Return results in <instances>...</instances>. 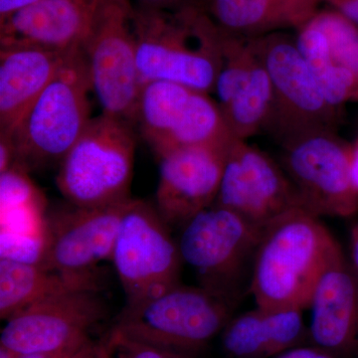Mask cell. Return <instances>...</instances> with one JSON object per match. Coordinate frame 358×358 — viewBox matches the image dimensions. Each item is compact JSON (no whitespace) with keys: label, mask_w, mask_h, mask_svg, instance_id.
<instances>
[{"label":"cell","mask_w":358,"mask_h":358,"mask_svg":"<svg viewBox=\"0 0 358 358\" xmlns=\"http://www.w3.org/2000/svg\"><path fill=\"white\" fill-rule=\"evenodd\" d=\"M134 34L143 83L171 82L213 94L224 33L200 2L155 10L134 6Z\"/></svg>","instance_id":"1"},{"label":"cell","mask_w":358,"mask_h":358,"mask_svg":"<svg viewBox=\"0 0 358 358\" xmlns=\"http://www.w3.org/2000/svg\"><path fill=\"white\" fill-rule=\"evenodd\" d=\"M320 217L294 209L266 226L257 249L250 293L257 307H310L327 266L341 251Z\"/></svg>","instance_id":"2"},{"label":"cell","mask_w":358,"mask_h":358,"mask_svg":"<svg viewBox=\"0 0 358 358\" xmlns=\"http://www.w3.org/2000/svg\"><path fill=\"white\" fill-rule=\"evenodd\" d=\"M90 93L88 69L78 49L68 56L10 136H3L13 145L14 166L26 171L59 166L91 122Z\"/></svg>","instance_id":"3"},{"label":"cell","mask_w":358,"mask_h":358,"mask_svg":"<svg viewBox=\"0 0 358 358\" xmlns=\"http://www.w3.org/2000/svg\"><path fill=\"white\" fill-rule=\"evenodd\" d=\"M134 152L133 124L103 113L92 117L59 164V192L70 204L88 208L128 201Z\"/></svg>","instance_id":"4"},{"label":"cell","mask_w":358,"mask_h":358,"mask_svg":"<svg viewBox=\"0 0 358 358\" xmlns=\"http://www.w3.org/2000/svg\"><path fill=\"white\" fill-rule=\"evenodd\" d=\"M239 301L203 287L178 286L133 307H124L113 329L162 350L194 352L232 319Z\"/></svg>","instance_id":"5"},{"label":"cell","mask_w":358,"mask_h":358,"mask_svg":"<svg viewBox=\"0 0 358 358\" xmlns=\"http://www.w3.org/2000/svg\"><path fill=\"white\" fill-rule=\"evenodd\" d=\"M266 227L212 205L179 230L176 240L183 264L199 286L238 301L250 292L257 249Z\"/></svg>","instance_id":"6"},{"label":"cell","mask_w":358,"mask_h":358,"mask_svg":"<svg viewBox=\"0 0 358 358\" xmlns=\"http://www.w3.org/2000/svg\"><path fill=\"white\" fill-rule=\"evenodd\" d=\"M134 16L133 0H102L80 49L103 114L134 127L143 83Z\"/></svg>","instance_id":"7"},{"label":"cell","mask_w":358,"mask_h":358,"mask_svg":"<svg viewBox=\"0 0 358 358\" xmlns=\"http://www.w3.org/2000/svg\"><path fill=\"white\" fill-rule=\"evenodd\" d=\"M250 42L272 84V112L266 133L281 145L313 131H336L341 109L327 100L294 35L277 32Z\"/></svg>","instance_id":"8"},{"label":"cell","mask_w":358,"mask_h":358,"mask_svg":"<svg viewBox=\"0 0 358 358\" xmlns=\"http://www.w3.org/2000/svg\"><path fill=\"white\" fill-rule=\"evenodd\" d=\"M124 307L155 298L181 284L178 242L155 205L131 199L115 238L112 260Z\"/></svg>","instance_id":"9"},{"label":"cell","mask_w":358,"mask_h":358,"mask_svg":"<svg viewBox=\"0 0 358 358\" xmlns=\"http://www.w3.org/2000/svg\"><path fill=\"white\" fill-rule=\"evenodd\" d=\"M211 95L171 82L143 85L134 127L157 159L181 148L232 143L222 110Z\"/></svg>","instance_id":"10"},{"label":"cell","mask_w":358,"mask_h":358,"mask_svg":"<svg viewBox=\"0 0 358 358\" xmlns=\"http://www.w3.org/2000/svg\"><path fill=\"white\" fill-rule=\"evenodd\" d=\"M280 147L278 162L306 211L317 217L348 218L357 213L352 143L329 129L296 136Z\"/></svg>","instance_id":"11"},{"label":"cell","mask_w":358,"mask_h":358,"mask_svg":"<svg viewBox=\"0 0 358 358\" xmlns=\"http://www.w3.org/2000/svg\"><path fill=\"white\" fill-rule=\"evenodd\" d=\"M129 200L95 208L71 204L68 209L46 216L41 266L81 288L101 292L99 265L112 260L115 238Z\"/></svg>","instance_id":"12"},{"label":"cell","mask_w":358,"mask_h":358,"mask_svg":"<svg viewBox=\"0 0 358 358\" xmlns=\"http://www.w3.org/2000/svg\"><path fill=\"white\" fill-rule=\"evenodd\" d=\"M108 306L99 291L67 289L33 303L6 320L0 348L14 355L55 352L89 339Z\"/></svg>","instance_id":"13"},{"label":"cell","mask_w":358,"mask_h":358,"mask_svg":"<svg viewBox=\"0 0 358 358\" xmlns=\"http://www.w3.org/2000/svg\"><path fill=\"white\" fill-rule=\"evenodd\" d=\"M214 205L262 227L289 211L303 209L280 162L248 141L238 138L232 141L226 155Z\"/></svg>","instance_id":"14"},{"label":"cell","mask_w":358,"mask_h":358,"mask_svg":"<svg viewBox=\"0 0 358 358\" xmlns=\"http://www.w3.org/2000/svg\"><path fill=\"white\" fill-rule=\"evenodd\" d=\"M213 94L233 138L248 141L266 131L272 112V84L250 38L224 33L222 64Z\"/></svg>","instance_id":"15"},{"label":"cell","mask_w":358,"mask_h":358,"mask_svg":"<svg viewBox=\"0 0 358 358\" xmlns=\"http://www.w3.org/2000/svg\"><path fill=\"white\" fill-rule=\"evenodd\" d=\"M294 40L331 105L358 102V25L333 8L320 9Z\"/></svg>","instance_id":"16"},{"label":"cell","mask_w":358,"mask_h":358,"mask_svg":"<svg viewBox=\"0 0 358 358\" xmlns=\"http://www.w3.org/2000/svg\"><path fill=\"white\" fill-rule=\"evenodd\" d=\"M230 145L181 148L159 157L155 206L171 230L214 204Z\"/></svg>","instance_id":"17"},{"label":"cell","mask_w":358,"mask_h":358,"mask_svg":"<svg viewBox=\"0 0 358 358\" xmlns=\"http://www.w3.org/2000/svg\"><path fill=\"white\" fill-rule=\"evenodd\" d=\"M102 0H41L0 20V46L81 48Z\"/></svg>","instance_id":"18"},{"label":"cell","mask_w":358,"mask_h":358,"mask_svg":"<svg viewBox=\"0 0 358 358\" xmlns=\"http://www.w3.org/2000/svg\"><path fill=\"white\" fill-rule=\"evenodd\" d=\"M310 334L333 355L358 353V279L343 250L320 277L310 300Z\"/></svg>","instance_id":"19"},{"label":"cell","mask_w":358,"mask_h":358,"mask_svg":"<svg viewBox=\"0 0 358 358\" xmlns=\"http://www.w3.org/2000/svg\"><path fill=\"white\" fill-rule=\"evenodd\" d=\"M72 52L0 46V136H10Z\"/></svg>","instance_id":"20"},{"label":"cell","mask_w":358,"mask_h":358,"mask_svg":"<svg viewBox=\"0 0 358 358\" xmlns=\"http://www.w3.org/2000/svg\"><path fill=\"white\" fill-rule=\"evenodd\" d=\"M319 0H205V10L224 32L256 38L300 29L320 10Z\"/></svg>","instance_id":"21"},{"label":"cell","mask_w":358,"mask_h":358,"mask_svg":"<svg viewBox=\"0 0 358 358\" xmlns=\"http://www.w3.org/2000/svg\"><path fill=\"white\" fill-rule=\"evenodd\" d=\"M67 289H87L36 263L0 259V317L15 313L52 294Z\"/></svg>","instance_id":"22"},{"label":"cell","mask_w":358,"mask_h":358,"mask_svg":"<svg viewBox=\"0 0 358 358\" xmlns=\"http://www.w3.org/2000/svg\"><path fill=\"white\" fill-rule=\"evenodd\" d=\"M222 345L225 352L236 358L272 357V331L266 308L242 313L231 319L223 329Z\"/></svg>","instance_id":"23"},{"label":"cell","mask_w":358,"mask_h":358,"mask_svg":"<svg viewBox=\"0 0 358 358\" xmlns=\"http://www.w3.org/2000/svg\"><path fill=\"white\" fill-rule=\"evenodd\" d=\"M107 358H183L150 343L128 338L112 329L101 341Z\"/></svg>","instance_id":"24"},{"label":"cell","mask_w":358,"mask_h":358,"mask_svg":"<svg viewBox=\"0 0 358 358\" xmlns=\"http://www.w3.org/2000/svg\"><path fill=\"white\" fill-rule=\"evenodd\" d=\"M136 6L155 10H176L197 3L199 0H133Z\"/></svg>","instance_id":"25"},{"label":"cell","mask_w":358,"mask_h":358,"mask_svg":"<svg viewBox=\"0 0 358 358\" xmlns=\"http://www.w3.org/2000/svg\"><path fill=\"white\" fill-rule=\"evenodd\" d=\"M91 339H87L83 343L69 346L64 350H55V352L29 353V355H14V358H76L79 352L83 350L85 345Z\"/></svg>","instance_id":"26"},{"label":"cell","mask_w":358,"mask_h":358,"mask_svg":"<svg viewBox=\"0 0 358 358\" xmlns=\"http://www.w3.org/2000/svg\"><path fill=\"white\" fill-rule=\"evenodd\" d=\"M320 3L329 4L331 8L338 11L348 20L358 25V0H319Z\"/></svg>","instance_id":"27"},{"label":"cell","mask_w":358,"mask_h":358,"mask_svg":"<svg viewBox=\"0 0 358 358\" xmlns=\"http://www.w3.org/2000/svg\"><path fill=\"white\" fill-rule=\"evenodd\" d=\"M278 358H334L331 353L322 348H293L281 353Z\"/></svg>","instance_id":"28"},{"label":"cell","mask_w":358,"mask_h":358,"mask_svg":"<svg viewBox=\"0 0 358 358\" xmlns=\"http://www.w3.org/2000/svg\"><path fill=\"white\" fill-rule=\"evenodd\" d=\"M41 0H0V20Z\"/></svg>","instance_id":"29"},{"label":"cell","mask_w":358,"mask_h":358,"mask_svg":"<svg viewBox=\"0 0 358 358\" xmlns=\"http://www.w3.org/2000/svg\"><path fill=\"white\" fill-rule=\"evenodd\" d=\"M350 255L348 260L358 279V222L350 230Z\"/></svg>","instance_id":"30"},{"label":"cell","mask_w":358,"mask_h":358,"mask_svg":"<svg viewBox=\"0 0 358 358\" xmlns=\"http://www.w3.org/2000/svg\"><path fill=\"white\" fill-rule=\"evenodd\" d=\"M76 358H106V355L101 343H95L90 341Z\"/></svg>","instance_id":"31"},{"label":"cell","mask_w":358,"mask_h":358,"mask_svg":"<svg viewBox=\"0 0 358 358\" xmlns=\"http://www.w3.org/2000/svg\"><path fill=\"white\" fill-rule=\"evenodd\" d=\"M0 358H14V355L0 348Z\"/></svg>","instance_id":"32"},{"label":"cell","mask_w":358,"mask_h":358,"mask_svg":"<svg viewBox=\"0 0 358 358\" xmlns=\"http://www.w3.org/2000/svg\"><path fill=\"white\" fill-rule=\"evenodd\" d=\"M105 355H106V353H105ZM106 358H107V357H106Z\"/></svg>","instance_id":"33"},{"label":"cell","mask_w":358,"mask_h":358,"mask_svg":"<svg viewBox=\"0 0 358 358\" xmlns=\"http://www.w3.org/2000/svg\"><path fill=\"white\" fill-rule=\"evenodd\" d=\"M357 141V143H358V138H357V141Z\"/></svg>","instance_id":"34"}]
</instances>
